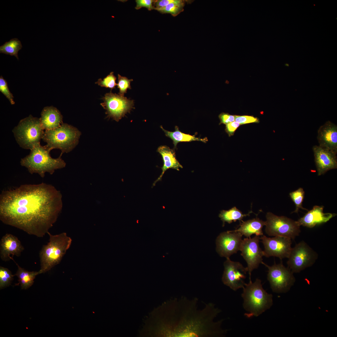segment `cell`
<instances>
[{
    "instance_id": "cell-2",
    "label": "cell",
    "mask_w": 337,
    "mask_h": 337,
    "mask_svg": "<svg viewBox=\"0 0 337 337\" xmlns=\"http://www.w3.org/2000/svg\"><path fill=\"white\" fill-rule=\"evenodd\" d=\"M198 299L185 296L164 303L155 310V334L160 337H223L227 330L221 327L224 319L214 320L221 310L209 302L198 308Z\"/></svg>"
},
{
    "instance_id": "cell-22",
    "label": "cell",
    "mask_w": 337,
    "mask_h": 337,
    "mask_svg": "<svg viewBox=\"0 0 337 337\" xmlns=\"http://www.w3.org/2000/svg\"><path fill=\"white\" fill-rule=\"evenodd\" d=\"M265 224V221L256 217L245 221H242L237 228L232 231L239 232L247 238L251 237L253 234L262 236L263 235L262 228Z\"/></svg>"
},
{
    "instance_id": "cell-19",
    "label": "cell",
    "mask_w": 337,
    "mask_h": 337,
    "mask_svg": "<svg viewBox=\"0 0 337 337\" xmlns=\"http://www.w3.org/2000/svg\"><path fill=\"white\" fill-rule=\"evenodd\" d=\"M324 207L315 206L297 221L299 225L312 228L317 225L325 223L336 215V214L324 213Z\"/></svg>"
},
{
    "instance_id": "cell-30",
    "label": "cell",
    "mask_w": 337,
    "mask_h": 337,
    "mask_svg": "<svg viewBox=\"0 0 337 337\" xmlns=\"http://www.w3.org/2000/svg\"><path fill=\"white\" fill-rule=\"evenodd\" d=\"M116 78L113 72H111L109 74L102 80L99 79L95 82L101 87L109 88L111 90L115 88L117 84L116 83Z\"/></svg>"
},
{
    "instance_id": "cell-12",
    "label": "cell",
    "mask_w": 337,
    "mask_h": 337,
    "mask_svg": "<svg viewBox=\"0 0 337 337\" xmlns=\"http://www.w3.org/2000/svg\"><path fill=\"white\" fill-rule=\"evenodd\" d=\"M260 237L256 236L251 238H246L242 240L240 251L241 255L247 264V268L249 275V279L252 271L257 269L262 263L263 251L259 246Z\"/></svg>"
},
{
    "instance_id": "cell-29",
    "label": "cell",
    "mask_w": 337,
    "mask_h": 337,
    "mask_svg": "<svg viewBox=\"0 0 337 337\" xmlns=\"http://www.w3.org/2000/svg\"><path fill=\"white\" fill-rule=\"evenodd\" d=\"M15 276L12 274L11 272L7 268L0 266V288L9 286Z\"/></svg>"
},
{
    "instance_id": "cell-5",
    "label": "cell",
    "mask_w": 337,
    "mask_h": 337,
    "mask_svg": "<svg viewBox=\"0 0 337 337\" xmlns=\"http://www.w3.org/2000/svg\"><path fill=\"white\" fill-rule=\"evenodd\" d=\"M49 242L43 246L39 253L41 269L39 274L49 271L61 261L72 242L66 232L53 235L49 232Z\"/></svg>"
},
{
    "instance_id": "cell-1",
    "label": "cell",
    "mask_w": 337,
    "mask_h": 337,
    "mask_svg": "<svg viewBox=\"0 0 337 337\" xmlns=\"http://www.w3.org/2000/svg\"><path fill=\"white\" fill-rule=\"evenodd\" d=\"M61 192L42 183L2 191L0 220L4 223L43 237L56 221L62 207Z\"/></svg>"
},
{
    "instance_id": "cell-24",
    "label": "cell",
    "mask_w": 337,
    "mask_h": 337,
    "mask_svg": "<svg viewBox=\"0 0 337 337\" xmlns=\"http://www.w3.org/2000/svg\"><path fill=\"white\" fill-rule=\"evenodd\" d=\"M10 259L13 260L18 267V270L14 275L18 278V283L22 289H26L31 286L34 282L36 276L39 275L38 271H29L21 267L11 256Z\"/></svg>"
},
{
    "instance_id": "cell-38",
    "label": "cell",
    "mask_w": 337,
    "mask_h": 337,
    "mask_svg": "<svg viewBox=\"0 0 337 337\" xmlns=\"http://www.w3.org/2000/svg\"><path fill=\"white\" fill-rule=\"evenodd\" d=\"M285 65L287 66H289L288 64H286Z\"/></svg>"
},
{
    "instance_id": "cell-8",
    "label": "cell",
    "mask_w": 337,
    "mask_h": 337,
    "mask_svg": "<svg viewBox=\"0 0 337 337\" xmlns=\"http://www.w3.org/2000/svg\"><path fill=\"white\" fill-rule=\"evenodd\" d=\"M265 232L269 236H280L294 239L300 232L297 221L284 216H279L271 212L266 215Z\"/></svg>"
},
{
    "instance_id": "cell-20",
    "label": "cell",
    "mask_w": 337,
    "mask_h": 337,
    "mask_svg": "<svg viewBox=\"0 0 337 337\" xmlns=\"http://www.w3.org/2000/svg\"><path fill=\"white\" fill-rule=\"evenodd\" d=\"M40 118L44 130L54 129L59 127L63 123V116L59 111L52 106H46L42 110Z\"/></svg>"
},
{
    "instance_id": "cell-7",
    "label": "cell",
    "mask_w": 337,
    "mask_h": 337,
    "mask_svg": "<svg viewBox=\"0 0 337 337\" xmlns=\"http://www.w3.org/2000/svg\"><path fill=\"white\" fill-rule=\"evenodd\" d=\"M44 130L40 118L30 115L21 120L12 131L19 146L23 149L31 150L40 144Z\"/></svg>"
},
{
    "instance_id": "cell-18",
    "label": "cell",
    "mask_w": 337,
    "mask_h": 337,
    "mask_svg": "<svg viewBox=\"0 0 337 337\" xmlns=\"http://www.w3.org/2000/svg\"><path fill=\"white\" fill-rule=\"evenodd\" d=\"M24 248L17 237L7 233L2 238L0 242V257L3 261H9L10 257L19 256Z\"/></svg>"
},
{
    "instance_id": "cell-37",
    "label": "cell",
    "mask_w": 337,
    "mask_h": 337,
    "mask_svg": "<svg viewBox=\"0 0 337 337\" xmlns=\"http://www.w3.org/2000/svg\"><path fill=\"white\" fill-rule=\"evenodd\" d=\"M173 0H155L154 6V9L157 10L163 8L173 2Z\"/></svg>"
},
{
    "instance_id": "cell-16",
    "label": "cell",
    "mask_w": 337,
    "mask_h": 337,
    "mask_svg": "<svg viewBox=\"0 0 337 337\" xmlns=\"http://www.w3.org/2000/svg\"><path fill=\"white\" fill-rule=\"evenodd\" d=\"M318 176L337 168V154L319 145L312 148Z\"/></svg>"
},
{
    "instance_id": "cell-14",
    "label": "cell",
    "mask_w": 337,
    "mask_h": 337,
    "mask_svg": "<svg viewBox=\"0 0 337 337\" xmlns=\"http://www.w3.org/2000/svg\"><path fill=\"white\" fill-rule=\"evenodd\" d=\"M260 239L264 247V256L276 257L281 260L289 257L292 249L291 238L280 236L268 237L263 235Z\"/></svg>"
},
{
    "instance_id": "cell-13",
    "label": "cell",
    "mask_w": 337,
    "mask_h": 337,
    "mask_svg": "<svg viewBox=\"0 0 337 337\" xmlns=\"http://www.w3.org/2000/svg\"><path fill=\"white\" fill-rule=\"evenodd\" d=\"M223 265L224 270L222 278L223 284L234 291L243 288L248 272L247 267L240 262L231 261L230 258H226Z\"/></svg>"
},
{
    "instance_id": "cell-23",
    "label": "cell",
    "mask_w": 337,
    "mask_h": 337,
    "mask_svg": "<svg viewBox=\"0 0 337 337\" xmlns=\"http://www.w3.org/2000/svg\"><path fill=\"white\" fill-rule=\"evenodd\" d=\"M160 127L164 132L165 135L173 140L174 149H177V144L179 142L198 141L206 143L208 141L207 137L201 138L196 137L194 135H191L183 133L179 130L178 127L177 126H175V131L173 132L165 129L162 126H161Z\"/></svg>"
},
{
    "instance_id": "cell-10",
    "label": "cell",
    "mask_w": 337,
    "mask_h": 337,
    "mask_svg": "<svg viewBox=\"0 0 337 337\" xmlns=\"http://www.w3.org/2000/svg\"><path fill=\"white\" fill-rule=\"evenodd\" d=\"M262 264L268 269L267 279L273 291L280 293L288 291L295 281L293 273L289 268L286 267L282 262L278 264L275 263L271 266L263 262Z\"/></svg>"
},
{
    "instance_id": "cell-31",
    "label": "cell",
    "mask_w": 337,
    "mask_h": 337,
    "mask_svg": "<svg viewBox=\"0 0 337 337\" xmlns=\"http://www.w3.org/2000/svg\"><path fill=\"white\" fill-rule=\"evenodd\" d=\"M118 76V83L117 85L119 90L118 94L124 96V94L127 93L128 89H131L130 82L133 81V80L128 79L126 77L122 76L119 74Z\"/></svg>"
},
{
    "instance_id": "cell-15",
    "label": "cell",
    "mask_w": 337,
    "mask_h": 337,
    "mask_svg": "<svg viewBox=\"0 0 337 337\" xmlns=\"http://www.w3.org/2000/svg\"><path fill=\"white\" fill-rule=\"evenodd\" d=\"M242 236L239 232L232 230L221 233L216 240L217 253L221 257L230 258L240 251Z\"/></svg>"
},
{
    "instance_id": "cell-25",
    "label": "cell",
    "mask_w": 337,
    "mask_h": 337,
    "mask_svg": "<svg viewBox=\"0 0 337 337\" xmlns=\"http://www.w3.org/2000/svg\"><path fill=\"white\" fill-rule=\"evenodd\" d=\"M252 212L251 211L248 214H243L236 207H234L227 210H222L219 217L222 221V227H224L225 222L230 224L237 220L241 222L244 217L249 216Z\"/></svg>"
},
{
    "instance_id": "cell-6",
    "label": "cell",
    "mask_w": 337,
    "mask_h": 337,
    "mask_svg": "<svg viewBox=\"0 0 337 337\" xmlns=\"http://www.w3.org/2000/svg\"><path fill=\"white\" fill-rule=\"evenodd\" d=\"M81 134L76 128L63 123L56 129L45 130L42 139L46 143L45 146L51 150L57 149L63 153H67L77 144Z\"/></svg>"
},
{
    "instance_id": "cell-17",
    "label": "cell",
    "mask_w": 337,
    "mask_h": 337,
    "mask_svg": "<svg viewBox=\"0 0 337 337\" xmlns=\"http://www.w3.org/2000/svg\"><path fill=\"white\" fill-rule=\"evenodd\" d=\"M317 139L320 147L337 153V126L330 121L321 126Z\"/></svg>"
},
{
    "instance_id": "cell-36",
    "label": "cell",
    "mask_w": 337,
    "mask_h": 337,
    "mask_svg": "<svg viewBox=\"0 0 337 337\" xmlns=\"http://www.w3.org/2000/svg\"><path fill=\"white\" fill-rule=\"evenodd\" d=\"M220 120L219 125L223 124L226 125L235 121L234 115H230L227 113H222L219 115Z\"/></svg>"
},
{
    "instance_id": "cell-32",
    "label": "cell",
    "mask_w": 337,
    "mask_h": 337,
    "mask_svg": "<svg viewBox=\"0 0 337 337\" xmlns=\"http://www.w3.org/2000/svg\"><path fill=\"white\" fill-rule=\"evenodd\" d=\"M0 91L8 99L11 105L15 104L14 97L9 90L7 81L2 76L0 77Z\"/></svg>"
},
{
    "instance_id": "cell-27",
    "label": "cell",
    "mask_w": 337,
    "mask_h": 337,
    "mask_svg": "<svg viewBox=\"0 0 337 337\" xmlns=\"http://www.w3.org/2000/svg\"><path fill=\"white\" fill-rule=\"evenodd\" d=\"M187 1L173 0L166 7L156 10L162 14L168 13L175 17L183 11V7Z\"/></svg>"
},
{
    "instance_id": "cell-28",
    "label": "cell",
    "mask_w": 337,
    "mask_h": 337,
    "mask_svg": "<svg viewBox=\"0 0 337 337\" xmlns=\"http://www.w3.org/2000/svg\"><path fill=\"white\" fill-rule=\"evenodd\" d=\"M289 195L295 205V209L292 213H298L299 209L308 211L307 209L303 208L302 206L305 196V191L302 188H300L291 192Z\"/></svg>"
},
{
    "instance_id": "cell-35",
    "label": "cell",
    "mask_w": 337,
    "mask_h": 337,
    "mask_svg": "<svg viewBox=\"0 0 337 337\" xmlns=\"http://www.w3.org/2000/svg\"><path fill=\"white\" fill-rule=\"evenodd\" d=\"M241 125L237 122L234 121L226 125L225 131L230 137L233 136L237 129Z\"/></svg>"
},
{
    "instance_id": "cell-34",
    "label": "cell",
    "mask_w": 337,
    "mask_h": 337,
    "mask_svg": "<svg viewBox=\"0 0 337 337\" xmlns=\"http://www.w3.org/2000/svg\"><path fill=\"white\" fill-rule=\"evenodd\" d=\"M154 0H136L135 8L139 9L142 7H145L149 10L154 9Z\"/></svg>"
},
{
    "instance_id": "cell-11",
    "label": "cell",
    "mask_w": 337,
    "mask_h": 337,
    "mask_svg": "<svg viewBox=\"0 0 337 337\" xmlns=\"http://www.w3.org/2000/svg\"><path fill=\"white\" fill-rule=\"evenodd\" d=\"M100 105L106 110L107 117L118 122L134 108V101L126 97L111 92L105 94Z\"/></svg>"
},
{
    "instance_id": "cell-9",
    "label": "cell",
    "mask_w": 337,
    "mask_h": 337,
    "mask_svg": "<svg viewBox=\"0 0 337 337\" xmlns=\"http://www.w3.org/2000/svg\"><path fill=\"white\" fill-rule=\"evenodd\" d=\"M318 257L317 253L302 241L292 248L287 262L288 267L293 273H299L312 266Z\"/></svg>"
},
{
    "instance_id": "cell-4",
    "label": "cell",
    "mask_w": 337,
    "mask_h": 337,
    "mask_svg": "<svg viewBox=\"0 0 337 337\" xmlns=\"http://www.w3.org/2000/svg\"><path fill=\"white\" fill-rule=\"evenodd\" d=\"M243 288L241 296L244 309L248 312L245 315L249 318L258 316L271 308L273 305L272 295L263 288L261 280L256 278L254 282L250 280Z\"/></svg>"
},
{
    "instance_id": "cell-33",
    "label": "cell",
    "mask_w": 337,
    "mask_h": 337,
    "mask_svg": "<svg viewBox=\"0 0 337 337\" xmlns=\"http://www.w3.org/2000/svg\"><path fill=\"white\" fill-rule=\"evenodd\" d=\"M234 116L235 121L241 125L250 123H258L259 122V120L257 117L253 116L234 115Z\"/></svg>"
},
{
    "instance_id": "cell-21",
    "label": "cell",
    "mask_w": 337,
    "mask_h": 337,
    "mask_svg": "<svg viewBox=\"0 0 337 337\" xmlns=\"http://www.w3.org/2000/svg\"><path fill=\"white\" fill-rule=\"evenodd\" d=\"M157 152L161 155L164 164L162 168V173L154 182L153 186H154L158 182L161 180L164 173L169 168L179 171V168H183L176 158L174 149H171L166 145H161L158 148Z\"/></svg>"
},
{
    "instance_id": "cell-26",
    "label": "cell",
    "mask_w": 337,
    "mask_h": 337,
    "mask_svg": "<svg viewBox=\"0 0 337 337\" xmlns=\"http://www.w3.org/2000/svg\"><path fill=\"white\" fill-rule=\"evenodd\" d=\"M22 47L21 41L17 38H14L0 46V53L14 56L18 60V53Z\"/></svg>"
},
{
    "instance_id": "cell-3",
    "label": "cell",
    "mask_w": 337,
    "mask_h": 337,
    "mask_svg": "<svg viewBox=\"0 0 337 337\" xmlns=\"http://www.w3.org/2000/svg\"><path fill=\"white\" fill-rule=\"evenodd\" d=\"M30 150L29 155L21 159L20 163L31 174L37 173L43 178L46 172L51 175L56 170L66 166V163L61 158L62 152L58 158H53L50 154L51 150L40 144Z\"/></svg>"
}]
</instances>
